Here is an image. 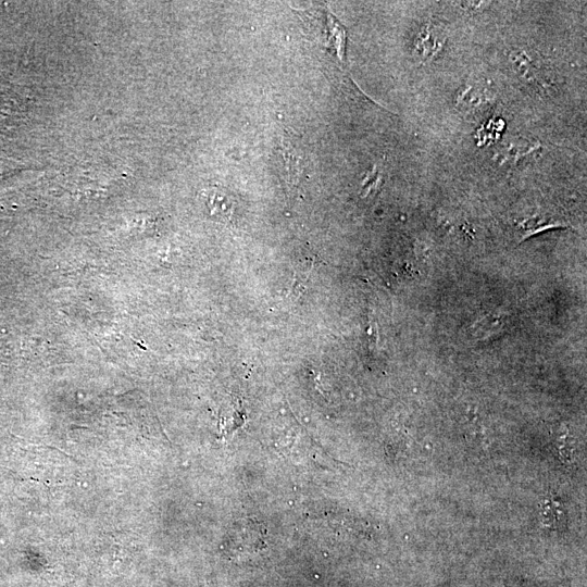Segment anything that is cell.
<instances>
[{
	"label": "cell",
	"mask_w": 587,
	"mask_h": 587,
	"mask_svg": "<svg viewBox=\"0 0 587 587\" xmlns=\"http://www.w3.org/2000/svg\"><path fill=\"white\" fill-rule=\"evenodd\" d=\"M204 200L211 214L221 218H229L232 216L235 209V201L225 190L220 188L205 190Z\"/></svg>",
	"instance_id": "obj_1"
},
{
	"label": "cell",
	"mask_w": 587,
	"mask_h": 587,
	"mask_svg": "<svg viewBox=\"0 0 587 587\" xmlns=\"http://www.w3.org/2000/svg\"><path fill=\"white\" fill-rule=\"evenodd\" d=\"M283 155L288 179L295 184L303 171V155L290 140H283Z\"/></svg>",
	"instance_id": "obj_2"
}]
</instances>
